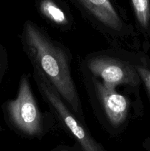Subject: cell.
<instances>
[{
    "mask_svg": "<svg viewBox=\"0 0 150 151\" xmlns=\"http://www.w3.org/2000/svg\"><path fill=\"white\" fill-rule=\"evenodd\" d=\"M20 38L32 67L46 77L72 111L85 121L82 102L72 78L70 50L30 19L24 23Z\"/></svg>",
    "mask_w": 150,
    "mask_h": 151,
    "instance_id": "cell-1",
    "label": "cell"
},
{
    "mask_svg": "<svg viewBox=\"0 0 150 151\" xmlns=\"http://www.w3.org/2000/svg\"><path fill=\"white\" fill-rule=\"evenodd\" d=\"M1 108L6 124L24 138L41 140L52 128V117L41 111L26 74L21 76L16 97L4 102Z\"/></svg>",
    "mask_w": 150,
    "mask_h": 151,
    "instance_id": "cell-2",
    "label": "cell"
},
{
    "mask_svg": "<svg viewBox=\"0 0 150 151\" xmlns=\"http://www.w3.org/2000/svg\"><path fill=\"white\" fill-rule=\"evenodd\" d=\"M82 78L91 107L99 122L110 135L117 137L127 128L132 103L129 97L82 70Z\"/></svg>",
    "mask_w": 150,
    "mask_h": 151,
    "instance_id": "cell-3",
    "label": "cell"
},
{
    "mask_svg": "<svg viewBox=\"0 0 150 151\" xmlns=\"http://www.w3.org/2000/svg\"><path fill=\"white\" fill-rule=\"evenodd\" d=\"M85 21L116 49L125 50L134 29L116 0H71Z\"/></svg>",
    "mask_w": 150,
    "mask_h": 151,
    "instance_id": "cell-4",
    "label": "cell"
},
{
    "mask_svg": "<svg viewBox=\"0 0 150 151\" xmlns=\"http://www.w3.org/2000/svg\"><path fill=\"white\" fill-rule=\"evenodd\" d=\"M33 69V78L37 88L54 116L65 131L80 146L82 151H108L96 141L85 124L78 117L62 99L57 90L36 68Z\"/></svg>",
    "mask_w": 150,
    "mask_h": 151,
    "instance_id": "cell-5",
    "label": "cell"
},
{
    "mask_svg": "<svg viewBox=\"0 0 150 151\" xmlns=\"http://www.w3.org/2000/svg\"><path fill=\"white\" fill-rule=\"evenodd\" d=\"M111 52H97L88 55L82 60L81 69L110 86L138 87L141 81L135 63L124 56L117 55L116 50Z\"/></svg>",
    "mask_w": 150,
    "mask_h": 151,
    "instance_id": "cell-6",
    "label": "cell"
},
{
    "mask_svg": "<svg viewBox=\"0 0 150 151\" xmlns=\"http://www.w3.org/2000/svg\"><path fill=\"white\" fill-rule=\"evenodd\" d=\"M36 8L46 22L60 30L69 32L74 27L71 13L60 0H37Z\"/></svg>",
    "mask_w": 150,
    "mask_h": 151,
    "instance_id": "cell-7",
    "label": "cell"
},
{
    "mask_svg": "<svg viewBox=\"0 0 150 151\" xmlns=\"http://www.w3.org/2000/svg\"><path fill=\"white\" fill-rule=\"evenodd\" d=\"M137 24L143 30L150 27V0H131Z\"/></svg>",
    "mask_w": 150,
    "mask_h": 151,
    "instance_id": "cell-8",
    "label": "cell"
},
{
    "mask_svg": "<svg viewBox=\"0 0 150 151\" xmlns=\"http://www.w3.org/2000/svg\"><path fill=\"white\" fill-rule=\"evenodd\" d=\"M9 56L6 47L0 43V86L2 83L8 70Z\"/></svg>",
    "mask_w": 150,
    "mask_h": 151,
    "instance_id": "cell-9",
    "label": "cell"
},
{
    "mask_svg": "<svg viewBox=\"0 0 150 151\" xmlns=\"http://www.w3.org/2000/svg\"><path fill=\"white\" fill-rule=\"evenodd\" d=\"M135 69L141 78V82L144 83L149 95L150 96V69L141 64H135Z\"/></svg>",
    "mask_w": 150,
    "mask_h": 151,
    "instance_id": "cell-10",
    "label": "cell"
},
{
    "mask_svg": "<svg viewBox=\"0 0 150 151\" xmlns=\"http://www.w3.org/2000/svg\"><path fill=\"white\" fill-rule=\"evenodd\" d=\"M49 151H82V150L81 149L80 146L77 143L75 142L73 146L60 145H57V147H54Z\"/></svg>",
    "mask_w": 150,
    "mask_h": 151,
    "instance_id": "cell-11",
    "label": "cell"
},
{
    "mask_svg": "<svg viewBox=\"0 0 150 151\" xmlns=\"http://www.w3.org/2000/svg\"><path fill=\"white\" fill-rule=\"evenodd\" d=\"M143 147L145 151H150V139L146 140L143 144Z\"/></svg>",
    "mask_w": 150,
    "mask_h": 151,
    "instance_id": "cell-12",
    "label": "cell"
}]
</instances>
